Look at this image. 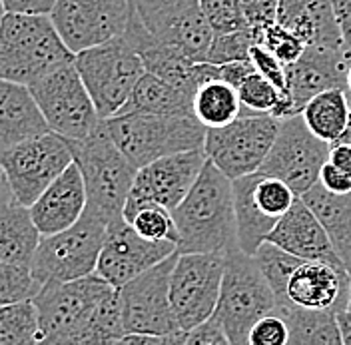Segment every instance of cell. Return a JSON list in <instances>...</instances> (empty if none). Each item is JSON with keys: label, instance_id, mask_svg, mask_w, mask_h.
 <instances>
[{"label": "cell", "instance_id": "1", "mask_svg": "<svg viewBox=\"0 0 351 345\" xmlns=\"http://www.w3.org/2000/svg\"><path fill=\"white\" fill-rule=\"evenodd\" d=\"M172 216L178 228V254H226L238 246L234 180L210 160Z\"/></svg>", "mask_w": 351, "mask_h": 345}, {"label": "cell", "instance_id": "2", "mask_svg": "<svg viewBox=\"0 0 351 345\" xmlns=\"http://www.w3.org/2000/svg\"><path fill=\"white\" fill-rule=\"evenodd\" d=\"M76 60L50 14L4 12L0 22V76L34 86L48 74Z\"/></svg>", "mask_w": 351, "mask_h": 345}, {"label": "cell", "instance_id": "3", "mask_svg": "<svg viewBox=\"0 0 351 345\" xmlns=\"http://www.w3.org/2000/svg\"><path fill=\"white\" fill-rule=\"evenodd\" d=\"M68 144L86 184L88 210L108 224L122 219L138 168L116 146L104 120L90 136Z\"/></svg>", "mask_w": 351, "mask_h": 345}, {"label": "cell", "instance_id": "4", "mask_svg": "<svg viewBox=\"0 0 351 345\" xmlns=\"http://www.w3.org/2000/svg\"><path fill=\"white\" fill-rule=\"evenodd\" d=\"M104 126L138 170L168 156L204 150L208 134L194 116L118 114L104 120Z\"/></svg>", "mask_w": 351, "mask_h": 345}, {"label": "cell", "instance_id": "5", "mask_svg": "<svg viewBox=\"0 0 351 345\" xmlns=\"http://www.w3.org/2000/svg\"><path fill=\"white\" fill-rule=\"evenodd\" d=\"M278 309V298L263 278L254 256L240 248L226 252V274L216 318L232 345H250V331L267 313Z\"/></svg>", "mask_w": 351, "mask_h": 345}, {"label": "cell", "instance_id": "6", "mask_svg": "<svg viewBox=\"0 0 351 345\" xmlns=\"http://www.w3.org/2000/svg\"><path fill=\"white\" fill-rule=\"evenodd\" d=\"M43 234L38 232L30 208L21 206L2 180L0 210V303H19L34 300L40 285L32 265Z\"/></svg>", "mask_w": 351, "mask_h": 345}, {"label": "cell", "instance_id": "7", "mask_svg": "<svg viewBox=\"0 0 351 345\" xmlns=\"http://www.w3.org/2000/svg\"><path fill=\"white\" fill-rule=\"evenodd\" d=\"M74 64L102 120L122 112L134 88L146 74L144 60L126 34L76 54Z\"/></svg>", "mask_w": 351, "mask_h": 345}, {"label": "cell", "instance_id": "8", "mask_svg": "<svg viewBox=\"0 0 351 345\" xmlns=\"http://www.w3.org/2000/svg\"><path fill=\"white\" fill-rule=\"evenodd\" d=\"M106 232L108 222L86 210L82 219L70 230L43 236L32 265L38 285L68 283L96 274Z\"/></svg>", "mask_w": 351, "mask_h": 345}, {"label": "cell", "instance_id": "9", "mask_svg": "<svg viewBox=\"0 0 351 345\" xmlns=\"http://www.w3.org/2000/svg\"><path fill=\"white\" fill-rule=\"evenodd\" d=\"M72 164L68 140L54 132L0 152L2 180L24 208H30Z\"/></svg>", "mask_w": 351, "mask_h": 345}, {"label": "cell", "instance_id": "10", "mask_svg": "<svg viewBox=\"0 0 351 345\" xmlns=\"http://www.w3.org/2000/svg\"><path fill=\"white\" fill-rule=\"evenodd\" d=\"M282 120L271 114H247L230 126L208 130L204 152L230 180H240L262 170L280 134Z\"/></svg>", "mask_w": 351, "mask_h": 345}, {"label": "cell", "instance_id": "11", "mask_svg": "<svg viewBox=\"0 0 351 345\" xmlns=\"http://www.w3.org/2000/svg\"><path fill=\"white\" fill-rule=\"evenodd\" d=\"M223 274L226 254H178L170 280V302L180 331H192L214 318Z\"/></svg>", "mask_w": 351, "mask_h": 345}, {"label": "cell", "instance_id": "12", "mask_svg": "<svg viewBox=\"0 0 351 345\" xmlns=\"http://www.w3.org/2000/svg\"><path fill=\"white\" fill-rule=\"evenodd\" d=\"M50 132L66 140H82L100 126L102 118L74 62L58 68L30 86Z\"/></svg>", "mask_w": 351, "mask_h": 345}, {"label": "cell", "instance_id": "13", "mask_svg": "<svg viewBox=\"0 0 351 345\" xmlns=\"http://www.w3.org/2000/svg\"><path fill=\"white\" fill-rule=\"evenodd\" d=\"M329 154L331 144L307 128L302 114L289 116L282 120L280 134L260 174L285 182L300 198L319 182V174L329 162Z\"/></svg>", "mask_w": 351, "mask_h": 345}, {"label": "cell", "instance_id": "14", "mask_svg": "<svg viewBox=\"0 0 351 345\" xmlns=\"http://www.w3.org/2000/svg\"><path fill=\"white\" fill-rule=\"evenodd\" d=\"M134 14L156 43L182 50L196 62H206L214 30L202 0H134Z\"/></svg>", "mask_w": 351, "mask_h": 345}, {"label": "cell", "instance_id": "15", "mask_svg": "<svg viewBox=\"0 0 351 345\" xmlns=\"http://www.w3.org/2000/svg\"><path fill=\"white\" fill-rule=\"evenodd\" d=\"M134 0H56L50 19L66 46L80 54L126 34Z\"/></svg>", "mask_w": 351, "mask_h": 345}, {"label": "cell", "instance_id": "16", "mask_svg": "<svg viewBox=\"0 0 351 345\" xmlns=\"http://www.w3.org/2000/svg\"><path fill=\"white\" fill-rule=\"evenodd\" d=\"M110 289L112 285L98 274L40 287L32 302L40 318L43 345H60L68 335L80 329Z\"/></svg>", "mask_w": 351, "mask_h": 345}, {"label": "cell", "instance_id": "17", "mask_svg": "<svg viewBox=\"0 0 351 345\" xmlns=\"http://www.w3.org/2000/svg\"><path fill=\"white\" fill-rule=\"evenodd\" d=\"M178 254L120 287L126 333L168 337L180 331L170 302V280Z\"/></svg>", "mask_w": 351, "mask_h": 345}, {"label": "cell", "instance_id": "18", "mask_svg": "<svg viewBox=\"0 0 351 345\" xmlns=\"http://www.w3.org/2000/svg\"><path fill=\"white\" fill-rule=\"evenodd\" d=\"M206 162V152L192 150L162 158L146 168H140L124 206V219L130 222L146 206H162L174 212L192 192Z\"/></svg>", "mask_w": 351, "mask_h": 345}, {"label": "cell", "instance_id": "19", "mask_svg": "<svg viewBox=\"0 0 351 345\" xmlns=\"http://www.w3.org/2000/svg\"><path fill=\"white\" fill-rule=\"evenodd\" d=\"M174 254H178V243L146 239L122 217L108 224L96 274L120 289Z\"/></svg>", "mask_w": 351, "mask_h": 345}, {"label": "cell", "instance_id": "20", "mask_svg": "<svg viewBox=\"0 0 351 345\" xmlns=\"http://www.w3.org/2000/svg\"><path fill=\"white\" fill-rule=\"evenodd\" d=\"M351 274L326 261H302L285 287L284 302L309 311L343 313L350 303Z\"/></svg>", "mask_w": 351, "mask_h": 345}, {"label": "cell", "instance_id": "21", "mask_svg": "<svg viewBox=\"0 0 351 345\" xmlns=\"http://www.w3.org/2000/svg\"><path fill=\"white\" fill-rule=\"evenodd\" d=\"M351 56L343 48L307 46L304 56L295 64L287 66V92L293 104V116L302 114L307 102L317 94L346 88Z\"/></svg>", "mask_w": 351, "mask_h": 345}, {"label": "cell", "instance_id": "22", "mask_svg": "<svg viewBox=\"0 0 351 345\" xmlns=\"http://www.w3.org/2000/svg\"><path fill=\"white\" fill-rule=\"evenodd\" d=\"M88 210L84 178L72 164L32 206L30 216L43 236H54L76 226Z\"/></svg>", "mask_w": 351, "mask_h": 345}, {"label": "cell", "instance_id": "23", "mask_svg": "<svg viewBox=\"0 0 351 345\" xmlns=\"http://www.w3.org/2000/svg\"><path fill=\"white\" fill-rule=\"evenodd\" d=\"M269 243L304 261H326L335 267H346L333 250L328 232L300 198L267 237ZM348 270V267H346Z\"/></svg>", "mask_w": 351, "mask_h": 345}, {"label": "cell", "instance_id": "24", "mask_svg": "<svg viewBox=\"0 0 351 345\" xmlns=\"http://www.w3.org/2000/svg\"><path fill=\"white\" fill-rule=\"evenodd\" d=\"M48 122L30 88L6 82L0 84V152L48 134Z\"/></svg>", "mask_w": 351, "mask_h": 345}, {"label": "cell", "instance_id": "25", "mask_svg": "<svg viewBox=\"0 0 351 345\" xmlns=\"http://www.w3.org/2000/svg\"><path fill=\"white\" fill-rule=\"evenodd\" d=\"M278 22L302 36L307 46L346 50L331 0H280Z\"/></svg>", "mask_w": 351, "mask_h": 345}, {"label": "cell", "instance_id": "26", "mask_svg": "<svg viewBox=\"0 0 351 345\" xmlns=\"http://www.w3.org/2000/svg\"><path fill=\"white\" fill-rule=\"evenodd\" d=\"M328 232L335 254L351 274V194L335 195L319 182L300 195Z\"/></svg>", "mask_w": 351, "mask_h": 345}, {"label": "cell", "instance_id": "27", "mask_svg": "<svg viewBox=\"0 0 351 345\" xmlns=\"http://www.w3.org/2000/svg\"><path fill=\"white\" fill-rule=\"evenodd\" d=\"M120 114L194 116V94L172 86L170 82L146 72Z\"/></svg>", "mask_w": 351, "mask_h": 345}, {"label": "cell", "instance_id": "28", "mask_svg": "<svg viewBox=\"0 0 351 345\" xmlns=\"http://www.w3.org/2000/svg\"><path fill=\"white\" fill-rule=\"evenodd\" d=\"M258 174L234 180V208H236L238 248L247 256H254L267 241V237L276 230V226L280 224V222L271 219L269 216H265L262 210L258 208L256 200H254V186H256V176Z\"/></svg>", "mask_w": 351, "mask_h": 345}, {"label": "cell", "instance_id": "29", "mask_svg": "<svg viewBox=\"0 0 351 345\" xmlns=\"http://www.w3.org/2000/svg\"><path fill=\"white\" fill-rule=\"evenodd\" d=\"M350 92L346 88H333L317 94L307 102L302 112L307 128L331 146L339 142L350 122Z\"/></svg>", "mask_w": 351, "mask_h": 345}, {"label": "cell", "instance_id": "30", "mask_svg": "<svg viewBox=\"0 0 351 345\" xmlns=\"http://www.w3.org/2000/svg\"><path fill=\"white\" fill-rule=\"evenodd\" d=\"M243 114L238 88L212 80L197 88L194 94V116L199 124L208 130H218L230 126Z\"/></svg>", "mask_w": 351, "mask_h": 345}, {"label": "cell", "instance_id": "31", "mask_svg": "<svg viewBox=\"0 0 351 345\" xmlns=\"http://www.w3.org/2000/svg\"><path fill=\"white\" fill-rule=\"evenodd\" d=\"M126 335L120 289L112 287L98 303L92 318L60 345H114Z\"/></svg>", "mask_w": 351, "mask_h": 345}, {"label": "cell", "instance_id": "32", "mask_svg": "<svg viewBox=\"0 0 351 345\" xmlns=\"http://www.w3.org/2000/svg\"><path fill=\"white\" fill-rule=\"evenodd\" d=\"M289 325L287 345H346L337 313L278 305Z\"/></svg>", "mask_w": 351, "mask_h": 345}, {"label": "cell", "instance_id": "33", "mask_svg": "<svg viewBox=\"0 0 351 345\" xmlns=\"http://www.w3.org/2000/svg\"><path fill=\"white\" fill-rule=\"evenodd\" d=\"M243 114H271L280 120L293 116V104L289 94L276 88L260 72H252L238 86Z\"/></svg>", "mask_w": 351, "mask_h": 345}, {"label": "cell", "instance_id": "34", "mask_svg": "<svg viewBox=\"0 0 351 345\" xmlns=\"http://www.w3.org/2000/svg\"><path fill=\"white\" fill-rule=\"evenodd\" d=\"M0 345H43L40 318L32 300L0 307Z\"/></svg>", "mask_w": 351, "mask_h": 345}, {"label": "cell", "instance_id": "35", "mask_svg": "<svg viewBox=\"0 0 351 345\" xmlns=\"http://www.w3.org/2000/svg\"><path fill=\"white\" fill-rule=\"evenodd\" d=\"M254 259H256L258 267L262 270L263 278L267 280L269 287L274 289V294L278 298V305H280V303L284 302L287 281L291 278L293 270L304 259L287 254L282 248H278V246H274L269 241H265L262 248L254 254Z\"/></svg>", "mask_w": 351, "mask_h": 345}, {"label": "cell", "instance_id": "36", "mask_svg": "<svg viewBox=\"0 0 351 345\" xmlns=\"http://www.w3.org/2000/svg\"><path fill=\"white\" fill-rule=\"evenodd\" d=\"M262 43V32L254 28H243L228 34H214L212 46L208 50L206 62L210 64H230V62H240L250 60L252 48Z\"/></svg>", "mask_w": 351, "mask_h": 345}, {"label": "cell", "instance_id": "37", "mask_svg": "<svg viewBox=\"0 0 351 345\" xmlns=\"http://www.w3.org/2000/svg\"><path fill=\"white\" fill-rule=\"evenodd\" d=\"M254 200L265 216L280 222L300 198L282 180L258 174L254 186Z\"/></svg>", "mask_w": 351, "mask_h": 345}, {"label": "cell", "instance_id": "38", "mask_svg": "<svg viewBox=\"0 0 351 345\" xmlns=\"http://www.w3.org/2000/svg\"><path fill=\"white\" fill-rule=\"evenodd\" d=\"M132 228L146 239L152 241H174L178 243V228L170 210L162 206H146L132 217Z\"/></svg>", "mask_w": 351, "mask_h": 345}, {"label": "cell", "instance_id": "39", "mask_svg": "<svg viewBox=\"0 0 351 345\" xmlns=\"http://www.w3.org/2000/svg\"><path fill=\"white\" fill-rule=\"evenodd\" d=\"M260 44L267 48L284 66L295 64L307 50L306 40L280 22H274L263 30Z\"/></svg>", "mask_w": 351, "mask_h": 345}, {"label": "cell", "instance_id": "40", "mask_svg": "<svg viewBox=\"0 0 351 345\" xmlns=\"http://www.w3.org/2000/svg\"><path fill=\"white\" fill-rule=\"evenodd\" d=\"M202 8L214 34H228L247 28L236 0H202Z\"/></svg>", "mask_w": 351, "mask_h": 345}, {"label": "cell", "instance_id": "41", "mask_svg": "<svg viewBox=\"0 0 351 345\" xmlns=\"http://www.w3.org/2000/svg\"><path fill=\"white\" fill-rule=\"evenodd\" d=\"M287 342L289 325L280 309L267 313L250 331V345H287Z\"/></svg>", "mask_w": 351, "mask_h": 345}, {"label": "cell", "instance_id": "42", "mask_svg": "<svg viewBox=\"0 0 351 345\" xmlns=\"http://www.w3.org/2000/svg\"><path fill=\"white\" fill-rule=\"evenodd\" d=\"M247 28L263 32L267 26L278 22L280 0H236Z\"/></svg>", "mask_w": 351, "mask_h": 345}, {"label": "cell", "instance_id": "43", "mask_svg": "<svg viewBox=\"0 0 351 345\" xmlns=\"http://www.w3.org/2000/svg\"><path fill=\"white\" fill-rule=\"evenodd\" d=\"M252 62L256 72H260L263 78H267L276 88H280L282 92H287V66H284L267 48H263L262 44H256L252 48V54H250Z\"/></svg>", "mask_w": 351, "mask_h": 345}, {"label": "cell", "instance_id": "44", "mask_svg": "<svg viewBox=\"0 0 351 345\" xmlns=\"http://www.w3.org/2000/svg\"><path fill=\"white\" fill-rule=\"evenodd\" d=\"M184 345H232L223 327L214 316L212 320L204 322L202 325L194 327L192 331H186V342Z\"/></svg>", "mask_w": 351, "mask_h": 345}, {"label": "cell", "instance_id": "45", "mask_svg": "<svg viewBox=\"0 0 351 345\" xmlns=\"http://www.w3.org/2000/svg\"><path fill=\"white\" fill-rule=\"evenodd\" d=\"M319 184L335 195H346L351 194V178L346 172H341L337 166H333L331 162H328L322 174H319Z\"/></svg>", "mask_w": 351, "mask_h": 345}, {"label": "cell", "instance_id": "46", "mask_svg": "<svg viewBox=\"0 0 351 345\" xmlns=\"http://www.w3.org/2000/svg\"><path fill=\"white\" fill-rule=\"evenodd\" d=\"M56 0H2L4 12L22 14H50Z\"/></svg>", "mask_w": 351, "mask_h": 345}, {"label": "cell", "instance_id": "47", "mask_svg": "<svg viewBox=\"0 0 351 345\" xmlns=\"http://www.w3.org/2000/svg\"><path fill=\"white\" fill-rule=\"evenodd\" d=\"M333 4V12H335V21L341 32V40L351 56V0H331Z\"/></svg>", "mask_w": 351, "mask_h": 345}, {"label": "cell", "instance_id": "48", "mask_svg": "<svg viewBox=\"0 0 351 345\" xmlns=\"http://www.w3.org/2000/svg\"><path fill=\"white\" fill-rule=\"evenodd\" d=\"M329 162L351 178V144H343V142L333 144L331 154H329Z\"/></svg>", "mask_w": 351, "mask_h": 345}, {"label": "cell", "instance_id": "49", "mask_svg": "<svg viewBox=\"0 0 351 345\" xmlns=\"http://www.w3.org/2000/svg\"><path fill=\"white\" fill-rule=\"evenodd\" d=\"M162 337H148V335H136L126 333L122 340H118L114 345H160Z\"/></svg>", "mask_w": 351, "mask_h": 345}, {"label": "cell", "instance_id": "50", "mask_svg": "<svg viewBox=\"0 0 351 345\" xmlns=\"http://www.w3.org/2000/svg\"><path fill=\"white\" fill-rule=\"evenodd\" d=\"M337 322L341 327V335H343V344L351 345V311H343L337 316Z\"/></svg>", "mask_w": 351, "mask_h": 345}, {"label": "cell", "instance_id": "51", "mask_svg": "<svg viewBox=\"0 0 351 345\" xmlns=\"http://www.w3.org/2000/svg\"><path fill=\"white\" fill-rule=\"evenodd\" d=\"M184 342H186V331H178L174 335L162 337L160 345H184Z\"/></svg>", "mask_w": 351, "mask_h": 345}, {"label": "cell", "instance_id": "52", "mask_svg": "<svg viewBox=\"0 0 351 345\" xmlns=\"http://www.w3.org/2000/svg\"><path fill=\"white\" fill-rule=\"evenodd\" d=\"M350 106H351V94H350ZM339 142L343 144H351V112H350V122H348V128L343 132V136L339 138Z\"/></svg>", "mask_w": 351, "mask_h": 345}, {"label": "cell", "instance_id": "53", "mask_svg": "<svg viewBox=\"0 0 351 345\" xmlns=\"http://www.w3.org/2000/svg\"><path fill=\"white\" fill-rule=\"evenodd\" d=\"M348 92L351 94V66H350V72H348Z\"/></svg>", "mask_w": 351, "mask_h": 345}, {"label": "cell", "instance_id": "54", "mask_svg": "<svg viewBox=\"0 0 351 345\" xmlns=\"http://www.w3.org/2000/svg\"><path fill=\"white\" fill-rule=\"evenodd\" d=\"M348 309L351 311V287H350V303H348Z\"/></svg>", "mask_w": 351, "mask_h": 345}]
</instances>
